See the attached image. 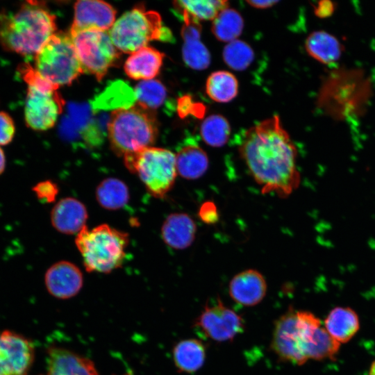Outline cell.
<instances>
[{
    "label": "cell",
    "mask_w": 375,
    "mask_h": 375,
    "mask_svg": "<svg viewBox=\"0 0 375 375\" xmlns=\"http://www.w3.org/2000/svg\"><path fill=\"white\" fill-rule=\"evenodd\" d=\"M305 49L308 55L319 62L332 65L341 58L344 47L333 34L326 31H316L306 39Z\"/></svg>",
    "instance_id": "cell-23"
},
{
    "label": "cell",
    "mask_w": 375,
    "mask_h": 375,
    "mask_svg": "<svg viewBox=\"0 0 375 375\" xmlns=\"http://www.w3.org/2000/svg\"><path fill=\"white\" fill-rule=\"evenodd\" d=\"M123 158L126 168L139 176L153 197L162 198L172 188L177 171L176 156L171 151L149 147Z\"/></svg>",
    "instance_id": "cell-8"
},
{
    "label": "cell",
    "mask_w": 375,
    "mask_h": 375,
    "mask_svg": "<svg viewBox=\"0 0 375 375\" xmlns=\"http://www.w3.org/2000/svg\"><path fill=\"white\" fill-rule=\"evenodd\" d=\"M369 375H375V360L372 363L370 366Z\"/></svg>",
    "instance_id": "cell-40"
},
{
    "label": "cell",
    "mask_w": 375,
    "mask_h": 375,
    "mask_svg": "<svg viewBox=\"0 0 375 375\" xmlns=\"http://www.w3.org/2000/svg\"><path fill=\"white\" fill-rule=\"evenodd\" d=\"M253 57L251 47L238 39L228 42L224 48V60L228 66L235 70L245 69L252 62Z\"/></svg>",
    "instance_id": "cell-33"
},
{
    "label": "cell",
    "mask_w": 375,
    "mask_h": 375,
    "mask_svg": "<svg viewBox=\"0 0 375 375\" xmlns=\"http://www.w3.org/2000/svg\"><path fill=\"white\" fill-rule=\"evenodd\" d=\"M300 346L306 360L332 358L339 351L336 342L322 326L320 319L308 311L297 310Z\"/></svg>",
    "instance_id": "cell-12"
},
{
    "label": "cell",
    "mask_w": 375,
    "mask_h": 375,
    "mask_svg": "<svg viewBox=\"0 0 375 375\" xmlns=\"http://www.w3.org/2000/svg\"><path fill=\"white\" fill-rule=\"evenodd\" d=\"M15 127L12 117L5 112H0V145H6L13 139Z\"/></svg>",
    "instance_id": "cell-35"
},
{
    "label": "cell",
    "mask_w": 375,
    "mask_h": 375,
    "mask_svg": "<svg viewBox=\"0 0 375 375\" xmlns=\"http://www.w3.org/2000/svg\"><path fill=\"white\" fill-rule=\"evenodd\" d=\"M33 190L37 197L42 202L46 203H50L55 200L58 193L57 185L50 181L38 183Z\"/></svg>",
    "instance_id": "cell-34"
},
{
    "label": "cell",
    "mask_w": 375,
    "mask_h": 375,
    "mask_svg": "<svg viewBox=\"0 0 375 375\" xmlns=\"http://www.w3.org/2000/svg\"><path fill=\"white\" fill-rule=\"evenodd\" d=\"M44 375H99L90 359L67 349L53 346L47 349V372Z\"/></svg>",
    "instance_id": "cell-17"
},
{
    "label": "cell",
    "mask_w": 375,
    "mask_h": 375,
    "mask_svg": "<svg viewBox=\"0 0 375 375\" xmlns=\"http://www.w3.org/2000/svg\"><path fill=\"white\" fill-rule=\"evenodd\" d=\"M359 327L358 315L348 307L335 308L324 321V328L340 344L349 342L356 334Z\"/></svg>",
    "instance_id": "cell-24"
},
{
    "label": "cell",
    "mask_w": 375,
    "mask_h": 375,
    "mask_svg": "<svg viewBox=\"0 0 375 375\" xmlns=\"http://www.w3.org/2000/svg\"><path fill=\"white\" fill-rule=\"evenodd\" d=\"M194 326L212 340L226 342L242 333L244 322L240 315L217 298L213 303L206 305L197 317Z\"/></svg>",
    "instance_id": "cell-11"
},
{
    "label": "cell",
    "mask_w": 375,
    "mask_h": 375,
    "mask_svg": "<svg viewBox=\"0 0 375 375\" xmlns=\"http://www.w3.org/2000/svg\"><path fill=\"white\" fill-rule=\"evenodd\" d=\"M134 92L136 103L152 110L162 106L167 97L165 86L154 79L140 81L135 86Z\"/></svg>",
    "instance_id": "cell-32"
},
{
    "label": "cell",
    "mask_w": 375,
    "mask_h": 375,
    "mask_svg": "<svg viewBox=\"0 0 375 375\" xmlns=\"http://www.w3.org/2000/svg\"><path fill=\"white\" fill-rule=\"evenodd\" d=\"M44 282L50 294L59 299H67L80 292L83 284V276L74 264L60 261L47 269Z\"/></svg>",
    "instance_id": "cell-16"
},
{
    "label": "cell",
    "mask_w": 375,
    "mask_h": 375,
    "mask_svg": "<svg viewBox=\"0 0 375 375\" xmlns=\"http://www.w3.org/2000/svg\"><path fill=\"white\" fill-rule=\"evenodd\" d=\"M270 347L281 361L297 365L307 361L300 347L297 310L290 308L276 321Z\"/></svg>",
    "instance_id": "cell-13"
},
{
    "label": "cell",
    "mask_w": 375,
    "mask_h": 375,
    "mask_svg": "<svg viewBox=\"0 0 375 375\" xmlns=\"http://www.w3.org/2000/svg\"><path fill=\"white\" fill-rule=\"evenodd\" d=\"M175 156L177 174L184 178L197 179L208 168V156L197 144H190L182 147Z\"/></svg>",
    "instance_id": "cell-26"
},
{
    "label": "cell",
    "mask_w": 375,
    "mask_h": 375,
    "mask_svg": "<svg viewBox=\"0 0 375 375\" xmlns=\"http://www.w3.org/2000/svg\"><path fill=\"white\" fill-rule=\"evenodd\" d=\"M239 151L262 194L286 198L298 187L297 148L277 115L250 128Z\"/></svg>",
    "instance_id": "cell-1"
},
{
    "label": "cell",
    "mask_w": 375,
    "mask_h": 375,
    "mask_svg": "<svg viewBox=\"0 0 375 375\" xmlns=\"http://www.w3.org/2000/svg\"><path fill=\"white\" fill-rule=\"evenodd\" d=\"M238 90L235 76L227 71H217L208 77L206 91L208 96L217 102L226 103L233 99Z\"/></svg>",
    "instance_id": "cell-28"
},
{
    "label": "cell",
    "mask_w": 375,
    "mask_h": 375,
    "mask_svg": "<svg viewBox=\"0 0 375 375\" xmlns=\"http://www.w3.org/2000/svg\"><path fill=\"white\" fill-rule=\"evenodd\" d=\"M373 91L372 80L363 69L336 67L322 80L316 106L335 121L358 119L366 112Z\"/></svg>",
    "instance_id": "cell-2"
},
{
    "label": "cell",
    "mask_w": 375,
    "mask_h": 375,
    "mask_svg": "<svg viewBox=\"0 0 375 375\" xmlns=\"http://www.w3.org/2000/svg\"><path fill=\"white\" fill-rule=\"evenodd\" d=\"M335 6L330 1H319L315 6L314 11L319 17H330L335 11Z\"/></svg>",
    "instance_id": "cell-37"
},
{
    "label": "cell",
    "mask_w": 375,
    "mask_h": 375,
    "mask_svg": "<svg viewBox=\"0 0 375 375\" xmlns=\"http://www.w3.org/2000/svg\"><path fill=\"white\" fill-rule=\"evenodd\" d=\"M175 9L183 15L190 16L197 20H213L224 9L228 7L227 1H176Z\"/></svg>",
    "instance_id": "cell-30"
},
{
    "label": "cell",
    "mask_w": 375,
    "mask_h": 375,
    "mask_svg": "<svg viewBox=\"0 0 375 375\" xmlns=\"http://www.w3.org/2000/svg\"><path fill=\"white\" fill-rule=\"evenodd\" d=\"M35 69L60 87L69 85L83 72L69 33H54L35 56Z\"/></svg>",
    "instance_id": "cell-9"
},
{
    "label": "cell",
    "mask_w": 375,
    "mask_h": 375,
    "mask_svg": "<svg viewBox=\"0 0 375 375\" xmlns=\"http://www.w3.org/2000/svg\"><path fill=\"white\" fill-rule=\"evenodd\" d=\"M19 72L28 85L24 107L26 125L35 131L52 128L65 105L57 91L59 87L43 78L28 63L22 64Z\"/></svg>",
    "instance_id": "cell-6"
},
{
    "label": "cell",
    "mask_w": 375,
    "mask_h": 375,
    "mask_svg": "<svg viewBox=\"0 0 375 375\" xmlns=\"http://www.w3.org/2000/svg\"><path fill=\"white\" fill-rule=\"evenodd\" d=\"M182 17L185 22L181 29L183 59L192 69H204L210 65V55L200 40L201 27L199 21L188 15Z\"/></svg>",
    "instance_id": "cell-19"
},
{
    "label": "cell",
    "mask_w": 375,
    "mask_h": 375,
    "mask_svg": "<svg viewBox=\"0 0 375 375\" xmlns=\"http://www.w3.org/2000/svg\"><path fill=\"white\" fill-rule=\"evenodd\" d=\"M115 47L122 53H133L151 41L169 39L158 12L137 6L124 13L109 31Z\"/></svg>",
    "instance_id": "cell-7"
},
{
    "label": "cell",
    "mask_w": 375,
    "mask_h": 375,
    "mask_svg": "<svg viewBox=\"0 0 375 375\" xmlns=\"http://www.w3.org/2000/svg\"><path fill=\"white\" fill-rule=\"evenodd\" d=\"M34 356L30 340L9 330L0 332V375H27Z\"/></svg>",
    "instance_id": "cell-14"
},
{
    "label": "cell",
    "mask_w": 375,
    "mask_h": 375,
    "mask_svg": "<svg viewBox=\"0 0 375 375\" xmlns=\"http://www.w3.org/2000/svg\"><path fill=\"white\" fill-rule=\"evenodd\" d=\"M164 54L156 49L144 47L131 54L124 69L126 74L134 80H151L161 68Z\"/></svg>",
    "instance_id": "cell-22"
},
{
    "label": "cell",
    "mask_w": 375,
    "mask_h": 375,
    "mask_svg": "<svg viewBox=\"0 0 375 375\" xmlns=\"http://www.w3.org/2000/svg\"><path fill=\"white\" fill-rule=\"evenodd\" d=\"M56 31V16L44 2L28 1L0 14V44L24 56L35 57Z\"/></svg>",
    "instance_id": "cell-3"
},
{
    "label": "cell",
    "mask_w": 375,
    "mask_h": 375,
    "mask_svg": "<svg viewBox=\"0 0 375 375\" xmlns=\"http://www.w3.org/2000/svg\"><path fill=\"white\" fill-rule=\"evenodd\" d=\"M199 215L200 219L207 224H213L219 219L217 208L212 201H206L202 204Z\"/></svg>",
    "instance_id": "cell-36"
},
{
    "label": "cell",
    "mask_w": 375,
    "mask_h": 375,
    "mask_svg": "<svg viewBox=\"0 0 375 375\" xmlns=\"http://www.w3.org/2000/svg\"><path fill=\"white\" fill-rule=\"evenodd\" d=\"M212 21V31L215 37L228 43L237 40L244 26L240 14L228 7L222 10Z\"/></svg>",
    "instance_id": "cell-29"
},
{
    "label": "cell",
    "mask_w": 375,
    "mask_h": 375,
    "mask_svg": "<svg viewBox=\"0 0 375 375\" xmlns=\"http://www.w3.org/2000/svg\"><path fill=\"white\" fill-rule=\"evenodd\" d=\"M267 290V282L261 273L253 269L235 275L229 283L232 299L244 306H253L264 299Z\"/></svg>",
    "instance_id": "cell-18"
},
{
    "label": "cell",
    "mask_w": 375,
    "mask_h": 375,
    "mask_svg": "<svg viewBox=\"0 0 375 375\" xmlns=\"http://www.w3.org/2000/svg\"><path fill=\"white\" fill-rule=\"evenodd\" d=\"M172 356L174 365L179 372L192 374L203 365L206 349L201 340L186 339L176 344Z\"/></svg>",
    "instance_id": "cell-25"
},
{
    "label": "cell",
    "mask_w": 375,
    "mask_h": 375,
    "mask_svg": "<svg viewBox=\"0 0 375 375\" xmlns=\"http://www.w3.org/2000/svg\"><path fill=\"white\" fill-rule=\"evenodd\" d=\"M6 167V158L3 150L0 147V174L4 171Z\"/></svg>",
    "instance_id": "cell-39"
},
{
    "label": "cell",
    "mask_w": 375,
    "mask_h": 375,
    "mask_svg": "<svg viewBox=\"0 0 375 375\" xmlns=\"http://www.w3.org/2000/svg\"><path fill=\"white\" fill-rule=\"evenodd\" d=\"M98 203L103 208L115 210L123 208L129 200V192L126 185L117 178L103 180L96 190Z\"/></svg>",
    "instance_id": "cell-27"
},
{
    "label": "cell",
    "mask_w": 375,
    "mask_h": 375,
    "mask_svg": "<svg viewBox=\"0 0 375 375\" xmlns=\"http://www.w3.org/2000/svg\"><path fill=\"white\" fill-rule=\"evenodd\" d=\"M247 2L251 6L256 8H269L276 3H278V1H247Z\"/></svg>",
    "instance_id": "cell-38"
},
{
    "label": "cell",
    "mask_w": 375,
    "mask_h": 375,
    "mask_svg": "<svg viewBox=\"0 0 375 375\" xmlns=\"http://www.w3.org/2000/svg\"><path fill=\"white\" fill-rule=\"evenodd\" d=\"M158 133V122L153 110L137 103L114 110L108 123L110 147L122 157L152 147Z\"/></svg>",
    "instance_id": "cell-4"
},
{
    "label": "cell",
    "mask_w": 375,
    "mask_h": 375,
    "mask_svg": "<svg viewBox=\"0 0 375 375\" xmlns=\"http://www.w3.org/2000/svg\"><path fill=\"white\" fill-rule=\"evenodd\" d=\"M74 8V21L70 31H109L115 22L116 10L106 2L81 0L75 3Z\"/></svg>",
    "instance_id": "cell-15"
},
{
    "label": "cell",
    "mask_w": 375,
    "mask_h": 375,
    "mask_svg": "<svg viewBox=\"0 0 375 375\" xmlns=\"http://www.w3.org/2000/svg\"><path fill=\"white\" fill-rule=\"evenodd\" d=\"M129 239L126 233L101 224L83 228L75 239L85 269L89 272L110 273L122 265Z\"/></svg>",
    "instance_id": "cell-5"
},
{
    "label": "cell",
    "mask_w": 375,
    "mask_h": 375,
    "mask_svg": "<svg viewBox=\"0 0 375 375\" xmlns=\"http://www.w3.org/2000/svg\"><path fill=\"white\" fill-rule=\"evenodd\" d=\"M87 219L88 211L84 204L72 197L60 199L51 212L53 226L64 234L77 235L85 227Z\"/></svg>",
    "instance_id": "cell-20"
},
{
    "label": "cell",
    "mask_w": 375,
    "mask_h": 375,
    "mask_svg": "<svg viewBox=\"0 0 375 375\" xmlns=\"http://www.w3.org/2000/svg\"><path fill=\"white\" fill-rule=\"evenodd\" d=\"M197 226L192 218L184 212L170 214L161 227L164 242L174 249L190 247L195 239Z\"/></svg>",
    "instance_id": "cell-21"
},
{
    "label": "cell",
    "mask_w": 375,
    "mask_h": 375,
    "mask_svg": "<svg viewBox=\"0 0 375 375\" xmlns=\"http://www.w3.org/2000/svg\"><path fill=\"white\" fill-rule=\"evenodd\" d=\"M69 35L83 72L92 74L100 81L120 56L109 31H69Z\"/></svg>",
    "instance_id": "cell-10"
},
{
    "label": "cell",
    "mask_w": 375,
    "mask_h": 375,
    "mask_svg": "<svg viewBox=\"0 0 375 375\" xmlns=\"http://www.w3.org/2000/svg\"><path fill=\"white\" fill-rule=\"evenodd\" d=\"M203 140L208 145L219 147L224 145L230 136L231 127L223 116L212 115L206 118L200 128Z\"/></svg>",
    "instance_id": "cell-31"
}]
</instances>
